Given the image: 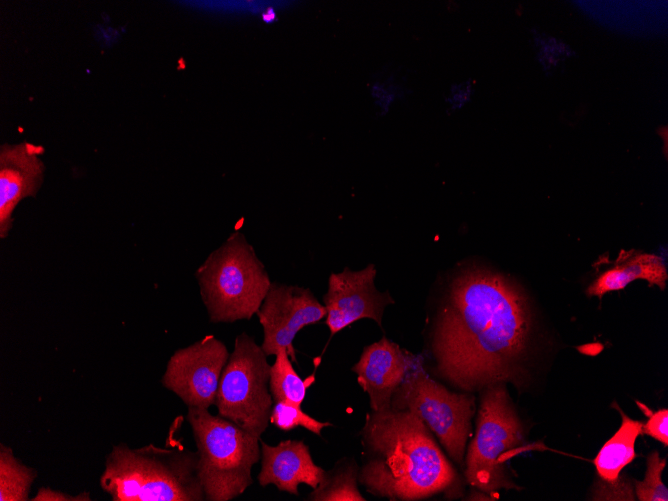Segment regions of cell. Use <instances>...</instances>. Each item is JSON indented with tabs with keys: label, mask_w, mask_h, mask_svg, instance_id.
<instances>
[{
	"label": "cell",
	"mask_w": 668,
	"mask_h": 501,
	"mask_svg": "<svg viewBox=\"0 0 668 501\" xmlns=\"http://www.w3.org/2000/svg\"><path fill=\"white\" fill-rule=\"evenodd\" d=\"M473 87L471 81L453 84L446 96V103L451 111H457L466 105L472 97Z\"/></svg>",
	"instance_id": "24"
},
{
	"label": "cell",
	"mask_w": 668,
	"mask_h": 501,
	"mask_svg": "<svg viewBox=\"0 0 668 501\" xmlns=\"http://www.w3.org/2000/svg\"><path fill=\"white\" fill-rule=\"evenodd\" d=\"M271 365L253 337L239 334L222 371L215 400L218 414L260 438L270 422Z\"/></svg>",
	"instance_id": "7"
},
{
	"label": "cell",
	"mask_w": 668,
	"mask_h": 501,
	"mask_svg": "<svg viewBox=\"0 0 668 501\" xmlns=\"http://www.w3.org/2000/svg\"><path fill=\"white\" fill-rule=\"evenodd\" d=\"M31 501H90L89 492H82L78 495H70L59 490H53L49 487H41L37 494L30 499Z\"/></svg>",
	"instance_id": "25"
},
{
	"label": "cell",
	"mask_w": 668,
	"mask_h": 501,
	"mask_svg": "<svg viewBox=\"0 0 668 501\" xmlns=\"http://www.w3.org/2000/svg\"><path fill=\"white\" fill-rule=\"evenodd\" d=\"M270 423L282 431L303 427L316 435H320L323 428L332 426L329 422L316 420L303 412L301 406L287 401L275 402L271 410Z\"/></svg>",
	"instance_id": "20"
},
{
	"label": "cell",
	"mask_w": 668,
	"mask_h": 501,
	"mask_svg": "<svg viewBox=\"0 0 668 501\" xmlns=\"http://www.w3.org/2000/svg\"><path fill=\"white\" fill-rule=\"evenodd\" d=\"M37 471L24 465L10 447L0 444V501L29 500Z\"/></svg>",
	"instance_id": "17"
},
{
	"label": "cell",
	"mask_w": 668,
	"mask_h": 501,
	"mask_svg": "<svg viewBox=\"0 0 668 501\" xmlns=\"http://www.w3.org/2000/svg\"><path fill=\"white\" fill-rule=\"evenodd\" d=\"M418 360L386 337L364 347L352 371L357 374L358 384L369 395L373 411L391 408L394 393Z\"/></svg>",
	"instance_id": "12"
},
{
	"label": "cell",
	"mask_w": 668,
	"mask_h": 501,
	"mask_svg": "<svg viewBox=\"0 0 668 501\" xmlns=\"http://www.w3.org/2000/svg\"><path fill=\"white\" fill-rule=\"evenodd\" d=\"M622 423L618 431L603 445L594 459L599 476L615 483L622 469L635 458V441L642 432V422L633 420L620 409Z\"/></svg>",
	"instance_id": "16"
},
{
	"label": "cell",
	"mask_w": 668,
	"mask_h": 501,
	"mask_svg": "<svg viewBox=\"0 0 668 501\" xmlns=\"http://www.w3.org/2000/svg\"><path fill=\"white\" fill-rule=\"evenodd\" d=\"M405 94L404 85L396 76L389 75L381 80L375 81L371 88V95L375 105L382 115L387 114L393 104Z\"/></svg>",
	"instance_id": "22"
},
{
	"label": "cell",
	"mask_w": 668,
	"mask_h": 501,
	"mask_svg": "<svg viewBox=\"0 0 668 501\" xmlns=\"http://www.w3.org/2000/svg\"><path fill=\"white\" fill-rule=\"evenodd\" d=\"M263 329L262 349L267 356L285 349L296 362L293 340L305 326L326 316L325 306L310 289L272 282L256 313Z\"/></svg>",
	"instance_id": "10"
},
{
	"label": "cell",
	"mask_w": 668,
	"mask_h": 501,
	"mask_svg": "<svg viewBox=\"0 0 668 501\" xmlns=\"http://www.w3.org/2000/svg\"><path fill=\"white\" fill-rule=\"evenodd\" d=\"M368 459L358 481L376 496L419 500L446 490L456 473L430 429L409 410L368 413L361 431Z\"/></svg>",
	"instance_id": "2"
},
{
	"label": "cell",
	"mask_w": 668,
	"mask_h": 501,
	"mask_svg": "<svg viewBox=\"0 0 668 501\" xmlns=\"http://www.w3.org/2000/svg\"><path fill=\"white\" fill-rule=\"evenodd\" d=\"M358 468L353 462L342 463L326 472L309 495L313 501H365L358 489Z\"/></svg>",
	"instance_id": "18"
},
{
	"label": "cell",
	"mask_w": 668,
	"mask_h": 501,
	"mask_svg": "<svg viewBox=\"0 0 668 501\" xmlns=\"http://www.w3.org/2000/svg\"><path fill=\"white\" fill-rule=\"evenodd\" d=\"M187 421L197 446L205 500L240 496L253 483L251 470L261 457L260 438L208 409L188 408Z\"/></svg>",
	"instance_id": "5"
},
{
	"label": "cell",
	"mask_w": 668,
	"mask_h": 501,
	"mask_svg": "<svg viewBox=\"0 0 668 501\" xmlns=\"http://www.w3.org/2000/svg\"><path fill=\"white\" fill-rule=\"evenodd\" d=\"M523 443V429L505 383L485 387L477 416L476 434L470 443L465 476L482 492L517 488L507 477L504 462Z\"/></svg>",
	"instance_id": "6"
},
{
	"label": "cell",
	"mask_w": 668,
	"mask_h": 501,
	"mask_svg": "<svg viewBox=\"0 0 668 501\" xmlns=\"http://www.w3.org/2000/svg\"><path fill=\"white\" fill-rule=\"evenodd\" d=\"M195 276L211 323L251 319L272 283L254 248L240 232L211 252Z\"/></svg>",
	"instance_id": "4"
},
{
	"label": "cell",
	"mask_w": 668,
	"mask_h": 501,
	"mask_svg": "<svg viewBox=\"0 0 668 501\" xmlns=\"http://www.w3.org/2000/svg\"><path fill=\"white\" fill-rule=\"evenodd\" d=\"M276 14L273 9L267 10L266 13H264L263 18L266 22H271L273 19H275Z\"/></svg>",
	"instance_id": "26"
},
{
	"label": "cell",
	"mask_w": 668,
	"mask_h": 501,
	"mask_svg": "<svg viewBox=\"0 0 668 501\" xmlns=\"http://www.w3.org/2000/svg\"><path fill=\"white\" fill-rule=\"evenodd\" d=\"M260 449L258 482L262 487L272 484L280 491L298 495L299 484L314 489L324 477L325 470L313 462L302 440H284L275 446L260 441Z\"/></svg>",
	"instance_id": "14"
},
{
	"label": "cell",
	"mask_w": 668,
	"mask_h": 501,
	"mask_svg": "<svg viewBox=\"0 0 668 501\" xmlns=\"http://www.w3.org/2000/svg\"><path fill=\"white\" fill-rule=\"evenodd\" d=\"M226 345L213 335L176 350L167 362L162 385L188 408L215 405L222 371L228 361Z\"/></svg>",
	"instance_id": "9"
},
{
	"label": "cell",
	"mask_w": 668,
	"mask_h": 501,
	"mask_svg": "<svg viewBox=\"0 0 668 501\" xmlns=\"http://www.w3.org/2000/svg\"><path fill=\"white\" fill-rule=\"evenodd\" d=\"M666 460L653 451L647 458V470L642 481L636 482V495L640 501H667L668 489L661 480Z\"/></svg>",
	"instance_id": "21"
},
{
	"label": "cell",
	"mask_w": 668,
	"mask_h": 501,
	"mask_svg": "<svg viewBox=\"0 0 668 501\" xmlns=\"http://www.w3.org/2000/svg\"><path fill=\"white\" fill-rule=\"evenodd\" d=\"M656 440L662 442L665 446L668 444V411L660 409L651 413L649 420L642 426V432Z\"/></svg>",
	"instance_id": "23"
},
{
	"label": "cell",
	"mask_w": 668,
	"mask_h": 501,
	"mask_svg": "<svg viewBox=\"0 0 668 501\" xmlns=\"http://www.w3.org/2000/svg\"><path fill=\"white\" fill-rule=\"evenodd\" d=\"M41 146L28 142L4 144L0 148V238H6L13 224V212L26 197L35 196L45 165Z\"/></svg>",
	"instance_id": "13"
},
{
	"label": "cell",
	"mask_w": 668,
	"mask_h": 501,
	"mask_svg": "<svg viewBox=\"0 0 668 501\" xmlns=\"http://www.w3.org/2000/svg\"><path fill=\"white\" fill-rule=\"evenodd\" d=\"M275 356L269 379V391L273 401H287L301 406L306 395V382L295 371L285 349L279 350Z\"/></svg>",
	"instance_id": "19"
},
{
	"label": "cell",
	"mask_w": 668,
	"mask_h": 501,
	"mask_svg": "<svg viewBox=\"0 0 668 501\" xmlns=\"http://www.w3.org/2000/svg\"><path fill=\"white\" fill-rule=\"evenodd\" d=\"M391 407L416 414L439 438L449 456L463 461L474 413V397L454 393L431 379L417 363L394 393Z\"/></svg>",
	"instance_id": "8"
},
{
	"label": "cell",
	"mask_w": 668,
	"mask_h": 501,
	"mask_svg": "<svg viewBox=\"0 0 668 501\" xmlns=\"http://www.w3.org/2000/svg\"><path fill=\"white\" fill-rule=\"evenodd\" d=\"M100 486L113 501H203L198 452L154 444L115 445L106 457Z\"/></svg>",
	"instance_id": "3"
},
{
	"label": "cell",
	"mask_w": 668,
	"mask_h": 501,
	"mask_svg": "<svg viewBox=\"0 0 668 501\" xmlns=\"http://www.w3.org/2000/svg\"><path fill=\"white\" fill-rule=\"evenodd\" d=\"M637 279H644L663 290L667 280L663 260L650 253L622 251L614 264L589 286L587 293L601 298L608 292L623 289Z\"/></svg>",
	"instance_id": "15"
},
{
	"label": "cell",
	"mask_w": 668,
	"mask_h": 501,
	"mask_svg": "<svg viewBox=\"0 0 668 501\" xmlns=\"http://www.w3.org/2000/svg\"><path fill=\"white\" fill-rule=\"evenodd\" d=\"M530 333L531 315L521 290L501 274L468 269L453 282L436 326L438 371L468 391L515 383Z\"/></svg>",
	"instance_id": "1"
},
{
	"label": "cell",
	"mask_w": 668,
	"mask_h": 501,
	"mask_svg": "<svg viewBox=\"0 0 668 501\" xmlns=\"http://www.w3.org/2000/svg\"><path fill=\"white\" fill-rule=\"evenodd\" d=\"M376 269L373 264L360 271L345 268L332 273L328 289L323 296L326 310V325L331 336L352 323L369 318L381 325L386 305L392 303L388 293L379 292L374 284Z\"/></svg>",
	"instance_id": "11"
}]
</instances>
